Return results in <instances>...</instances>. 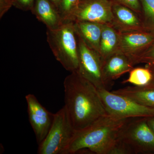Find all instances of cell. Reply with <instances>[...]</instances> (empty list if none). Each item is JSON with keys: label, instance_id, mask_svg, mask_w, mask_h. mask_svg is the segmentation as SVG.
<instances>
[{"label": "cell", "instance_id": "6da1fadb", "mask_svg": "<svg viewBox=\"0 0 154 154\" xmlns=\"http://www.w3.org/2000/svg\"><path fill=\"white\" fill-rule=\"evenodd\" d=\"M63 86L64 106L75 131L107 114L98 89L77 71L66 77Z\"/></svg>", "mask_w": 154, "mask_h": 154}, {"label": "cell", "instance_id": "7a4b0ae2", "mask_svg": "<svg viewBox=\"0 0 154 154\" xmlns=\"http://www.w3.org/2000/svg\"><path fill=\"white\" fill-rule=\"evenodd\" d=\"M127 119L107 113L85 128L75 131L66 154L77 153L82 150L97 154H118L119 133Z\"/></svg>", "mask_w": 154, "mask_h": 154}, {"label": "cell", "instance_id": "3957f363", "mask_svg": "<svg viewBox=\"0 0 154 154\" xmlns=\"http://www.w3.org/2000/svg\"><path fill=\"white\" fill-rule=\"evenodd\" d=\"M119 154H154V132L147 118L127 119L119 133Z\"/></svg>", "mask_w": 154, "mask_h": 154}, {"label": "cell", "instance_id": "277c9868", "mask_svg": "<svg viewBox=\"0 0 154 154\" xmlns=\"http://www.w3.org/2000/svg\"><path fill=\"white\" fill-rule=\"evenodd\" d=\"M47 41L56 59L72 72L79 68L78 44L74 22H64L54 30L47 29Z\"/></svg>", "mask_w": 154, "mask_h": 154}, {"label": "cell", "instance_id": "5b68a950", "mask_svg": "<svg viewBox=\"0 0 154 154\" xmlns=\"http://www.w3.org/2000/svg\"><path fill=\"white\" fill-rule=\"evenodd\" d=\"M75 132L64 106L54 114L53 120L44 140L38 144L39 154H66Z\"/></svg>", "mask_w": 154, "mask_h": 154}, {"label": "cell", "instance_id": "8992f818", "mask_svg": "<svg viewBox=\"0 0 154 154\" xmlns=\"http://www.w3.org/2000/svg\"><path fill=\"white\" fill-rule=\"evenodd\" d=\"M107 113L122 118L154 116V108L106 89L98 90Z\"/></svg>", "mask_w": 154, "mask_h": 154}, {"label": "cell", "instance_id": "52a82bcc", "mask_svg": "<svg viewBox=\"0 0 154 154\" xmlns=\"http://www.w3.org/2000/svg\"><path fill=\"white\" fill-rule=\"evenodd\" d=\"M77 37L79 57L77 71L98 90H108L103 79L102 57L99 52L88 47L79 37Z\"/></svg>", "mask_w": 154, "mask_h": 154}, {"label": "cell", "instance_id": "ba28073f", "mask_svg": "<svg viewBox=\"0 0 154 154\" xmlns=\"http://www.w3.org/2000/svg\"><path fill=\"white\" fill-rule=\"evenodd\" d=\"M112 19L110 0H79L67 22L88 21L110 25Z\"/></svg>", "mask_w": 154, "mask_h": 154}, {"label": "cell", "instance_id": "9c48e42d", "mask_svg": "<svg viewBox=\"0 0 154 154\" xmlns=\"http://www.w3.org/2000/svg\"><path fill=\"white\" fill-rule=\"evenodd\" d=\"M29 120L39 144L46 137L52 125L54 114L49 112L33 94L25 96Z\"/></svg>", "mask_w": 154, "mask_h": 154}, {"label": "cell", "instance_id": "30bf717a", "mask_svg": "<svg viewBox=\"0 0 154 154\" xmlns=\"http://www.w3.org/2000/svg\"><path fill=\"white\" fill-rule=\"evenodd\" d=\"M153 43L154 33L146 30L119 33L118 51L127 56L133 62Z\"/></svg>", "mask_w": 154, "mask_h": 154}, {"label": "cell", "instance_id": "8fae6325", "mask_svg": "<svg viewBox=\"0 0 154 154\" xmlns=\"http://www.w3.org/2000/svg\"><path fill=\"white\" fill-rule=\"evenodd\" d=\"M111 3L113 19L110 25L116 30L119 33L146 30L138 14L121 4Z\"/></svg>", "mask_w": 154, "mask_h": 154}, {"label": "cell", "instance_id": "7c38bea8", "mask_svg": "<svg viewBox=\"0 0 154 154\" xmlns=\"http://www.w3.org/2000/svg\"><path fill=\"white\" fill-rule=\"evenodd\" d=\"M132 60L127 56L120 52L115 53L103 60L102 73L107 89L113 81L134 68Z\"/></svg>", "mask_w": 154, "mask_h": 154}, {"label": "cell", "instance_id": "4fadbf2b", "mask_svg": "<svg viewBox=\"0 0 154 154\" xmlns=\"http://www.w3.org/2000/svg\"><path fill=\"white\" fill-rule=\"evenodd\" d=\"M31 12L47 29H57L63 23L57 8L49 0H36Z\"/></svg>", "mask_w": 154, "mask_h": 154}, {"label": "cell", "instance_id": "5bb4252c", "mask_svg": "<svg viewBox=\"0 0 154 154\" xmlns=\"http://www.w3.org/2000/svg\"><path fill=\"white\" fill-rule=\"evenodd\" d=\"M102 24L98 22L83 21L74 22L76 36L88 47L99 53Z\"/></svg>", "mask_w": 154, "mask_h": 154}, {"label": "cell", "instance_id": "9a60e30c", "mask_svg": "<svg viewBox=\"0 0 154 154\" xmlns=\"http://www.w3.org/2000/svg\"><path fill=\"white\" fill-rule=\"evenodd\" d=\"M112 92L154 108V86H127Z\"/></svg>", "mask_w": 154, "mask_h": 154}, {"label": "cell", "instance_id": "2e32d148", "mask_svg": "<svg viewBox=\"0 0 154 154\" xmlns=\"http://www.w3.org/2000/svg\"><path fill=\"white\" fill-rule=\"evenodd\" d=\"M119 32L111 25L102 24L99 53L103 60L118 51Z\"/></svg>", "mask_w": 154, "mask_h": 154}, {"label": "cell", "instance_id": "e0dca14e", "mask_svg": "<svg viewBox=\"0 0 154 154\" xmlns=\"http://www.w3.org/2000/svg\"><path fill=\"white\" fill-rule=\"evenodd\" d=\"M152 79V72L146 66V68H134L129 72L128 78L122 83H130L136 86H145L150 84Z\"/></svg>", "mask_w": 154, "mask_h": 154}, {"label": "cell", "instance_id": "ac0fdd59", "mask_svg": "<svg viewBox=\"0 0 154 154\" xmlns=\"http://www.w3.org/2000/svg\"><path fill=\"white\" fill-rule=\"evenodd\" d=\"M142 8L141 16L147 31L154 33V0H140Z\"/></svg>", "mask_w": 154, "mask_h": 154}, {"label": "cell", "instance_id": "d6986e66", "mask_svg": "<svg viewBox=\"0 0 154 154\" xmlns=\"http://www.w3.org/2000/svg\"><path fill=\"white\" fill-rule=\"evenodd\" d=\"M79 0H62L58 8L61 17L64 22L69 21L73 11L78 5Z\"/></svg>", "mask_w": 154, "mask_h": 154}, {"label": "cell", "instance_id": "ffe728a7", "mask_svg": "<svg viewBox=\"0 0 154 154\" xmlns=\"http://www.w3.org/2000/svg\"><path fill=\"white\" fill-rule=\"evenodd\" d=\"M134 65L140 63L154 64V43L133 60Z\"/></svg>", "mask_w": 154, "mask_h": 154}, {"label": "cell", "instance_id": "44dd1931", "mask_svg": "<svg viewBox=\"0 0 154 154\" xmlns=\"http://www.w3.org/2000/svg\"><path fill=\"white\" fill-rule=\"evenodd\" d=\"M131 9L141 16L142 8L140 0H110Z\"/></svg>", "mask_w": 154, "mask_h": 154}, {"label": "cell", "instance_id": "7402d4cb", "mask_svg": "<svg viewBox=\"0 0 154 154\" xmlns=\"http://www.w3.org/2000/svg\"><path fill=\"white\" fill-rule=\"evenodd\" d=\"M35 1L36 0H14V6L22 11H31Z\"/></svg>", "mask_w": 154, "mask_h": 154}, {"label": "cell", "instance_id": "603a6c76", "mask_svg": "<svg viewBox=\"0 0 154 154\" xmlns=\"http://www.w3.org/2000/svg\"><path fill=\"white\" fill-rule=\"evenodd\" d=\"M14 6V0H0V18Z\"/></svg>", "mask_w": 154, "mask_h": 154}, {"label": "cell", "instance_id": "cb8c5ba5", "mask_svg": "<svg viewBox=\"0 0 154 154\" xmlns=\"http://www.w3.org/2000/svg\"><path fill=\"white\" fill-rule=\"evenodd\" d=\"M146 67L150 70L152 72V79L151 82L148 85L154 86V64H147Z\"/></svg>", "mask_w": 154, "mask_h": 154}, {"label": "cell", "instance_id": "d4e9b609", "mask_svg": "<svg viewBox=\"0 0 154 154\" xmlns=\"http://www.w3.org/2000/svg\"><path fill=\"white\" fill-rule=\"evenodd\" d=\"M147 123L151 129L154 132V116L147 118Z\"/></svg>", "mask_w": 154, "mask_h": 154}, {"label": "cell", "instance_id": "484cf974", "mask_svg": "<svg viewBox=\"0 0 154 154\" xmlns=\"http://www.w3.org/2000/svg\"><path fill=\"white\" fill-rule=\"evenodd\" d=\"M49 1L51 2L58 9L62 0H49Z\"/></svg>", "mask_w": 154, "mask_h": 154}]
</instances>
